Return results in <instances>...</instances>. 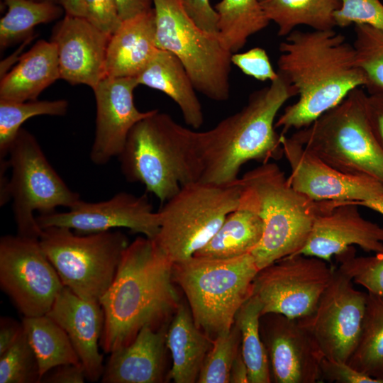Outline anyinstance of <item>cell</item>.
<instances>
[{
    "label": "cell",
    "instance_id": "2e32d148",
    "mask_svg": "<svg viewBox=\"0 0 383 383\" xmlns=\"http://www.w3.org/2000/svg\"><path fill=\"white\" fill-rule=\"evenodd\" d=\"M260 333L276 383L321 382L323 355L301 318L279 313L260 317Z\"/></svg>",
    "mask_w": 383,
    "mask_h": 383
},
{
    "label": "cell",
    "instance_id": "c3c4849f",
    "mask_svg": "<svg viewBox=\"0 0 383 383\" xmlns=\"http://www.w3.org/2000/svg\"><path fill=\"white\" fill-rule=\"evenodd\" d=\"M229 383H249L248 370L243 360L240 348L231 368Z\"/></svg>",
    "mask_w": 383,
    "mask_h": 383
},
{
    "label": "cell",
    "instance_id": "60d3db41",
    "mask_svg": "<svg viewBox=\"0 0 383 383\" xmlns=\"http://www.w3.org/2000/svg\"><path fill=\"white\" fill-rule=\"evenodd\" d=\"M85 18L103 32L112 35L121 26L116 0H84Z\"/></svg>",
    "mask_w": 383,
    "mask_h": 383
},
{
    "label": "cell",
    "instance_id": "83f0119b",
    "mask_svg": "<svg viewBox=\"0 0 383 383\" xmlns=\"http://www.w3.org/2000/svg\"><path fill=\"white\" fill-rule=\"evenodd\" d=\"M270 21L278 26L277 35L286 37L298 26L316 30L334 29L333 13L340 0H259Z\"/></svg>",
    "mask_w": 383,
    "mask_h": 383
},
{
    "label": "cell",
    "instance_id": "681fc988",
    "mask_svg": "<svg viewBox=\"0 0 383 383\" xmlns=\"http://www.w3.org/2000/svg\"><path fill=\"white\" fill-rule=\"evenodd\" d=\"M65 14L84 17L86 16L84 0H58Z\"/></svg>",
    "mask_w": 383,
    "mask_h": 383
},
{
    "label": "cell",
    "instance_id": "f6af8a7d",
    "mask_svg": "<svg viewBox=\"0 0 383 383\" xmlns=\"http://www.w3.org/2000/svg\"><path fill=\"white\" fill-rule=\"evenodd\" d=\"M87 379L82 364H65L56 366L41 377L43 383H83Z\"/></svg>",
    "mask_w": 383,
    "mask_h": 383
},
{
    "label": "cell",
    "instance_id": "d6986e66",
    "mask_svg": "<svg viewBox=\"0 0 383 383\" xmlns=\"http://www.w3.org/2000/svg\"><path fill=\"white\" fill-rule=\"evenodd\" d=\"M360 206L345 202L318 201L307 242L299 254L330 262L348 248L365 252L383 250V227L363 218Z\"/></svg>",
    "mask_w": 383,
    "mask_h": 383
},
{
    "label": "cell",
    "instance_id": "ac0fdd59",
    "mask_svg": "<svg viewBox=\"0 0 383 383\" xmlns=\"http://www.w3.org/2000/svg\"><path fill=\"white\" fill-rule=\"evenodd\" d=\"M138 86L136 77H106L92 88L96 116L90 159L94 165L118 157L132 128L155 111L137 109L133 92Z\"/></svg>",
    "mask_w": 383,
    "mask_h": 383
},
{
    "label": "cell",
    "instance_id": "7402d4cb",
    "mask_svg": "<svg viewBox=\"0 0 383 383\" xmlns=\"http://www.w3.org/2000/svg\"><path fill=\"white\" fill-rule=\"evenodd\" d=\"M168 326L142 328L134 340L110 354L101 377L103 383H159L165 371Z\"/></svg>",
    "mask_w": 383,
    "mask_h": 383
},
{
    "label": "cell",
    "instance_id": "e575fe53",
    "mask_svg": "<svg viewBox=\"0 0 383 383\" xmlns=\"http://www.w3.org/2000/svg\"><path fill=\"white\" fill-rule=\"evenodd\" d=\"M240 329L235 322L228 332L213 339L201 367L197 382L229 383L231 368L240 348Z\"/></svg>",
    "mask_w": 383,
    "mask_h": 383
},
{
    "label": "cell",
    "instance_id": "f1b7e54d",
    "mask_svg": "<svg viewBox=\"0 0 383 383\" xmlns=\"http://www.w3.org/2000/svg\"><path fill=\"white\" fill-rule=\"evenodd\" d=\"M22 323L36 356L40 379L56 366L81 364L66 332L48 316L23 317Z\"/></svg>",
    "mask_w": 383,
    "mask_h": 383
},
{
    "label": "cell",
    "instance_id": "277c9868",
    "mask_svg": "<svg viewBox=\"0 0 383 383\" xmlns=\"http://www.w3.org/2000/svg\"><path fill=\"white\" fill-rule=\"evenodd\" d=\"M118 157L126 180L143 184L162 204L203 172L198 131L157 109L132 128Z\"/></svg>",
    "mask_w": 383,
    "mask_h": 383
},
{
    "label": "cell",
    "instance_id": "cb8c5ba5",
    "mask_svg": "<svg viewBox=\"0 0 383 383\" xmlns=\"http://www.w3.org/2000/svg\"><path fill=\"white\" fill-rule=\"evenodd\" d=\"M60 79L57 48L52 41L40 40L20 58L0 82V99L36 100L47 87Z\"/></svg>",
    "mask_w": 383,
    "mask_h": 383
},
{
    "label": "cell",
    "instance_id": "836d02e7",
    "mask_svg": "<svg viewBox=\"0 0 383 383\" xmlns=\"http://www.w3.org/2000/svg\"><path fill=\"white\" fill-rule=\"evenodd\" d=\"M65 99L11 101L0 99V161L6 160L22 124L42 115L62 116L68 110Z\"/></svg>",
    "mask_w": 383,
    "mask_h": 383
},
{
    "label": "cell",
    "instance_id": "bcb514c9",
    "mask_svg": "<svg viewBox=\"0 0 383 383\" xmlns=\"http://www.w3.org/2000/svg\"><path fill=\"white\" fill-rule=\"evenodd\" d=\"M23 331L22 322L8 317L0 319V355L9 349Z\"/></svg>",
    "mask_w": 383,
    "mask_h": 383
},
{
    "label": "cell",
    "instance_id": "603a6c76",
    "mask_svg": "<svg viewBox=\"0 0 383 383\" xmlns=\"http://www.w3.org/2000/svg\"><path fill=\"white\" fill-rule=\"evenodd\" d=\"M158 48L154 9L123 21L111 35L106 57V77H136Z\"/></svg>",
    "mask_w": 383,
    "mask_h": 383
},
{
    "label": "cell",
    "instance_id": "d6a6232c",
    "mask_svg": "<svg viewBox=\"0 0 383 383\" xmlns=\"http://www.w3.org/2000/svg\"><path fill=\"white\" fill-rule=\"evenodd\" d=\"M262 304L252 294L238 310L235 322L240 335V350L248 370L249 383L272 382L267 353L260 333Z\"/></svg>",
    "mask_w": 383,
    "mask_h": 383
},
{
    "label": "cell",
    "instance_id": "9a60e30c",
    "mask_svg": "<svg viewBox=\"0 0 383 383\" xmlns=\"http://www.w3.org/2000/svg\"><path fill=\"white\" fill-rule=\"evenodd\" d=\"M36 220L41 229L65 227L79 234L125 228L155 239L160 231L159 213L154 211L147 194L137 196L126 192L102 201L80 199L67 211L38 215Z\"/></svg>",
    "mask_w": 383,
    "mask_h": 383
},
{
    "label": "cell",
    "instance_id": "d590c367",
    "mask_svg": "<svg viewBox=\"0 0 383 383\" xmlns=\"http://www.w3.org/2000/svg\"><path fill=\"white\" fill-rule=\"evenodd\" d=\"M353 46L358 66L368 87H383V31L365 24L355 25Z\"/></svg>",
    "mask_w": 383,
    "mask_h": 383
},
{
    "label": "cell",
    "instance_id": "816d5d0a",
    "mask_svg": "<svg viewBox=\"0 0 383 383\" xmlns=\"http://www.w3.org/2000/svg\"><path fill=\"white\" fill-rule=\"evenodd\" d=\"M37 1H49L58 4V0H37Z\"/></svg>",
    "mask_w": 383,
    "mask_h": 383
},
{
    "label": "cell",
    "instance_id": "8d00e7d4",
    "mask_svg": "<svg viewBox=\"0 0 383 383\" xmlns=\"http://www.w3.org/2000/svg\"><path fill=\"white\" fill-rule=\"evenodd\" d=\"M39 367L23 331L16 343L0 355V383H39Z\"/></svg>",
    "mask_w": 383,
    "mask_h": 383
},
{
    "label": "cell",
    "instance_id": "5bb4252c",
    "mask_svg": "<svg viewBox=\"0 0 383 383\" xmlns=\"http://www.w3.org/2000/svg\"><path fill=\"white\" fill-rule=\"evenodd\" d=\"M366 301L367 293L335 268L314 312L301 318L324 357L348 362L359 339Z\"/></svg>",
    "mask_w": 383,
    "mask_h": 383
},
{
    "label": "cell",
    "instance_id": "ee69618b",
    "mask_svg": "<svg viewBox=\"0 0 383 383\" xmlns=\"http://www.w3.org/2000/svg\"><path fill=\"white\" fill-rule=\"evenodd\" d=\"M367 110L373 133L383 150V87H368Z\"/></svg>",
    "mask_w": 383,
    "mask_h": 383
},
{
    "label": "cell",
    "instance_id": "4fadbf2b",
    "mask_svg": "<svg viewBox=\"0 0 383 383\" xmlns=\"http://www.w3.org/2000/svg\"><path fill=\"white\" fill-rule=\"evenodd\" d=\"M334 269L322 259L297 254L260 270L255 278L253 295L262 304V315L279 313L292 318L310 316Z\"/></svg>",
    "mask_w": 383,
    "mask_h": 383
},
{
    "label": "cell",
    "instance_id": "484cf974",
    "mask_svg": "<svg viewBox=\"0 0 383 383\" xmlns=\"http://www.w3.org/2000/svg\"><path fill=\"white\" fill-rule=\"evenodd\" d=\"M213 339L196 325L189 309L180 304L168 326L166 345L172 366L169 379L176 383L197 382Z\"/></svg>",
    "mask_w": 383,
    "mask_h": 383
},
{
    "label": "cell",
    "instance_id": "30bf717a",
    "mask_svg": "<svg viewBox=\"0 0 383 383\" xmlns=\"http://www.w3.org/2000/svg\"><path fill=\"white\" fill-rule=\"evenodd\" d=\"M41 247L63 285L82 299L99 301L129 245L119 231L79 234L65 227L42 229Z\"/></svg>",
    "mask_w": 383,
    "mask_h": 383
},
{
    "label": "cell",
    "instance_id": "52a82bcc",
    "mask_svg": "<svg viewBox=\"0 0 383 383\" xmlns=\"http://www.w3.org/2000/svg\"><path fill=\"white\" fill-rule=\"evenodd\" d=\"M367 93L353 89L337 106L290 136L335 169L383 184V150L372 130Z\"/></svg>",
    "mask_w": 383,
    "mask_h": 383
},
{
    "label": "cell",
    "instance_id": "e0dca14e",
    "mask_svg": "<svg viewBox=\"0 0 383 383\" xmlns=\"http://www.w3.org/2000/svg\"><path fill=\"white\" fill-rule=\"evenodd\" d=\"M288 180L298 192L315 201L358 202L383 194V184L368 177L345 174L328 165L291 136L280 134Z\"/></svg>",
    "mask_w": 383,
    "mask_h": 383
},
{
    "label": "cell",
    "instance_id": "b9f144b4",
    "mask_svg": "<svg viewBox=\"0 0 383 383\" xmlns=\"http://www.w3.org/2000/svg\"><path fill=\"white\" fill-rule=\"evenodd\" d=\"M322 382L336 383H382L352 367L348 362L323 357L321 362Z\"/></svg>",
    "mask_w": 383,
    "mask_h": 383
},
{
    "label": "cell",
    "instance_id": "ffe728a7",
    "mask_svg": "<svg viewBox=\"0 0 383 383\" xmlns=\"http://www.w3.org/2000/svg\"><path fill=\"white\" fill-rule=\"evenodd\" d=\"M110 38L86 18L65 14L53 28L50 40L57 48L60 79L94 88L106 77Z\"/></svg>",
    "mask_w": 383,
    "mask_h": 383
},
{
    "label": "cell",
    "instance_id": "d4e9b609",
    "mask_svg": "<svg viewBox=\"0 0 383 383\" xmlns=\"http://www.w3.org/2000/svg\"><path fill=\"white\" fill-rule=\"evenodd\" d=\"M136 79L138 85L158 90L174 101L187 125L198 129L204 124V115L196 90L183 64L172 52L158 49Z\"/></svg>",
    "mask_w": 383,
    "mask_h": 383
},
{
    "label": "cell",
    "instance_id": "3957f363",
    "mask_svg": "<svg viewBox=\"0 0 383 383\" xmlns=\"http://www.w3.org/2000/svg\"><path fill=\"white\" fill-rule=\"evenodd\" d=\"M279 73V72H278ZM297 96L290 82L279 73L271 83L252 92L245 105L213 128L198 131L203 165L200 182L230 184L238 179L242 166L283 156L276 117L284 104Z\"/></svg>",
    "mask_w": 383,
    "mask_h": 383
},
{
    "label": "cell",
    "instance_id": "6da1fadb",
    "mask_svg": "<svg viewBox=\"0 0 383 383\" xmlns=\"http://www.w3.org/2000/svg\"><path fill=\"white\" fill-rule=\"evenodd\" d=\"M278 72L297 91V100L275 122L285 135L304 128L340 104L353 89L368 85L353 45L334 29L294 30L279 46Z\"/></svg>",
    "mask_w": 383,
    "mask_h": 383
},
{
    "label": "cell",
    "instance_id": "5b68a950",
    "mask_svg": "<svg viewBox=\"0 0 383 383\" xmlns=\"http://www.w3.org/2000/svg\"><path fill=\"white\" fill-rule=\"evenodd\" d=\"M239 182L238 207L253 211L263 223L262 238L251 252L259 270L299 254L310 235L318 201L296 190L274 162L261 163Z\"/></svg>",
    "mask_w": 383,
    "mask_h": 383
},
{
    "label": "cell",
    "instance_id": "7bdbcfd3",
    "mask_svg": "<svg viewBox=\"0 0 383 383\" xmlns=\"http://www.w3.org/2000/svg\"><path fill=\"white\" fill-rule=\"evenodd\" d=\"M192 21L203 30L218 34V16L210 0H180Z\"/></svg>",
    "mask_w": 383,
    "mask_h": 383
},
{
    "label": "cell",
    "instance_id": "74e56055",
    "mask_svg": "<svg viewBox=\"0 0 383 383\" xmlns=\"http://www.w3.org/2000/svg\"><path fill=\"white\" fill-rule=\"evenodd\" d=\"M338 267L367 292L383 298V250L370 256H356L353 246L337 255Z\"/></svg>",
    "mask_w": 383,
    "mask_h": 383
},
{
    "label": "cell",
    "instance_id": "4dcf8cb0",
    "mask_svg": "<svg viewBox=\"0 0 383 383\" xmlns=\"http://www.w3.org/2000/svg\"><path fill=\"white\" fill-rule=\"evenodd\" d=\"M383 383V298L367 292L364 320L356 347L347 362Z\"/></svg>",
    "mask_w": 383,
    "mask_h": 383
},
{
    "label": "cell",
    "instance_id": "7a4b0ae2",
    "mask_svg": "<svg viewBox=\"0 0 383 383\" xmlns=\"http://www.w3.org/2000/svg\"><path fill=\"white\" fill-rule=\"evenodd\" d=\"M174 282L173 262L155 240L142 236L130 243L99 300L104 313L103 351L111 354L128 345L145 327L167 324L180 304Z\"/></svg>",
    "mask_w": 383,
    "mask_h": 383
},
{
    "label": "cell",
    "instance_id": "1f68e13d",
    "mask_svg": "<svg viewBox=\"0 0 383 383\" xmlns=\"http://www.w3.org/2000/svg\"><path fill=\"white\" fill-rule=\"evenodd\" d=\"M7 8L0 19V49L4 50L31 35L35 26L59 18L64 9L57 3L37 0H4Z\"/></svg>",
    "mask_w": 383,
    "mask_h": 383
},
{
    "label": "cell",
    "instance_id": "ba28073f",
    "mask_svg": "<svg viewBox=\"0 0 383 383\" xmlns=\"http://www.w3.org/2000/svg\"><path fill=\"white\" fill-rule=\"evenodd\" d=\"M240 192L239 179L230 184L197 181L183 186L158 211L160 231L153 240L173 263L193 256L238 209Z\"/></svg>",
    "mask_w": 383,
    "mask_h": 383
},
{
    "label": "cell",
    "instance_id": "f907efd6",
    "mask_svg": "<svg viewBox=\"0 0 383 383\" xmlns=\"http://www.w3.org/2000/svg\"><path fill=\"white\" fill-rule=\"evenodd\" d=\"M343 202V201H341ZM357 205L358 206L366 207L373 211H375L383 215V194L374 198H372L365 201L358 202H345Z\"/></svg>",
    "mask_w": 383,
    "mask_h": 383
},
{
    "label": "cell",
    "instance_id": "8fae6325",
    "mask_svg": "<svg viewBox=\"0 0 383 383\" xmlns=\"http://www.w3.org/2000/svg\"><path fill=\"white\" fill-rule=\"evenodd\" d=\"M8 162L11 169L8 189L17 234L39 238L42 229L35 212L41 215L60 206L70 209L80 196L52 167L35 136L23 128L11 147Z\"/></svg>",
    "mask_w": 383,
    "mask_h": 383
},
{
    "label": "cell",
    "instance_id": "ab89813d",
    "mask_svg": "<svg viewBox=\"0 0 383 383\" xmlns=\"http://www.w3.org/2000/svg\"><path fill=\"white\" fill-rule=\"evenodd\" d=\"M231 62L245 74L259 81L272 82L279 76L278 72L274 70L266 50L260 47L232 54Z\"/></svg>",
    "mask_w": 383,
    "mask_h": 383
},
{
    "label": "cell",
    "instance_id": "f546056e",
    "mask_svg": "<svg viewBox=\"0 0 383 383\" xmlns=\"http://www.w3.org/2000/svg\"><path fill=\"white\" fill-rule=\"evenodd\" d=\"M214 9L218 16L219 37L232 54L238 52L250 37L270 22L259 0H221Z\"/></svg>",
    "mask_w": 383,
    "mask_h": 383
},
{
    "label": "cell",
    "instance_id": "44dd1931",
    "mask_svg": "<svg viewBox=\"0 0 383 383\" xmlns=\"http://www.w3.org/2000/svg\"><path fill=\"white\" fill-rule=\"evenodd\" d=\"M46 315L67 334L87 379L96 382L101 379L104 365L99 347L104 313L100 302L82 299L64 287Z\"/></svg>",
    "mask_w": 383,
    "mask_h": 383
},
{
    "label": "cell",
    "instance_id": "f35d334b",
    "mask_svg": "<svg viewBox=\"0 0 383 383\" xmlns=\"http://www.w3.org/2000/svg\"><path fill=\"white\" fill-rule=\"evenodd\" d=\"M333 13L336 26L365 24L383 31V4L379 0H340Z\"/></svg>",
    "mask_w": 383,
    "mask_h": 383
},
{
    "label": "cell",
    "instance_id": "7c38bea8",
    "mask_svg": "<svg viewBox=\"0 0 383 383\" xmlns=\"http://www.w3.org/2000/svg\"><path fill=\"white\" fill-rule=\"evenodd\" d=\"M0 286L23 317L46 315L65 287L39 238L0 239Z\"/></svg>",
    "mask_w": 383,
    "mask_h": 383
},
{
    "label": "cell",
    "instance_id": "7dc6e473",
    "mask_svg": "<svg viewBox=\"0 0 383 383\" xmlns=\"http://www.w3.org/2000/svg\"><path fill=\"white\" fill-rule=\"evenodd\" d=\"M122 21L133 18L153 8L152 0H116Z\"/></svg>",
    "mask_w": 383,
    "mask_h": 383
},
{
    "label": "cell",
    "instance_id": "4316f807",
    "mask_svg": "<svg viewBox=\"0 0 383 383\" xmlns=\"http://www.w3.org/2000/svg\"><path fill=\"white\" fill-rule=\"evenodd\" d=\"M263 223L253 211L238 207L209 241L194 255L213 259H229L251 252L260 243Z\"/></svg>",
    "mask_w": 383,
    "mask_h": 383
},
{
    "label": "cell",
    "instance_id": "9c48e42d",
    "mask_svg": "<svg viewBox=\"0 0 383 383\" xmlns=\"http://www.w3.org/2000/svg\"><path fill=\"white\" fill-rule=\"evenodd\" d=\"M158 49L174 54L183 64L196 91L215 101L230 97L232 53L219 34L203 30L180 0H152Z\"/></svg>",
    "mask_w": 383,
    "mask_h": 383
},
{
    "label": "cell",
    "instance_id": "8992f818",
    "mask_svg": "<svg viewBox=\"0 0 383 383\" xmlns=\"http://www.w3.org/2000/svg\"><path fill=\"white\" fill-rule=\"evenodd\" d=\"M258 272L251 253L229 259L193 255L173 263V279L186 295L196 325L212 339L231 330L253 294Z\"/></svg>",
    "mask_w": 383,
    "mask_h": 383
}]
</instances>
